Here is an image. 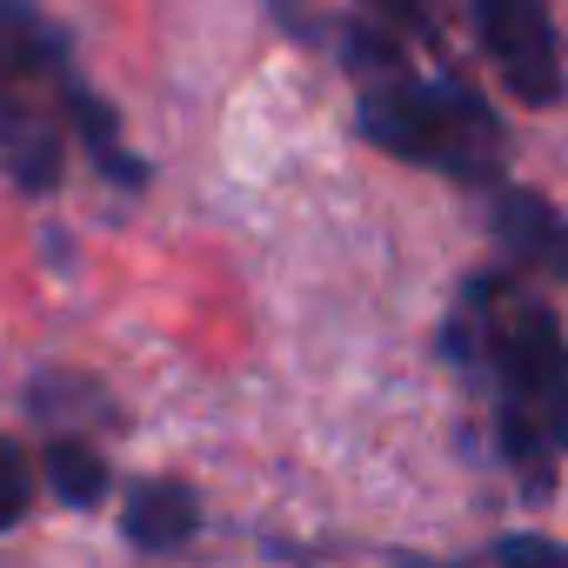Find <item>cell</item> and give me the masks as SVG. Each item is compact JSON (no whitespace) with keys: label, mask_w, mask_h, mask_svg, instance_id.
Returning <instances> with one entry per match:
<instances>
[{"label":"cell","mask_w":568,"mask_h":568,"mask_svg":"<svg viewBox=\"0 0 568 568\" xmlns=\"http://www.w3.org/2000/svg\"><path fill=\"white\" fill-rule=\"evenodd\" d=\"M442 355L481 382L495 448L521 475V495H548L568 462V335L555 308L515 274L481 267L442 328Z\"/></svg>","instance_id":"cell-1"},{"label":"cell","mask_w":568,"mask_h":568,"mask_svg":"<svg viewBox=\"0 0 568 568\" xmlns=\"http://www.w3.org/2000/svg\"><path fill=\"white\" fill-rule=\"evenodd\" d=\"M81 74L68 61L61 28L34 0H0V174L28 194L61 181V154L74 141Z\"/></svg>","instance_id":"cell-2"},{"label":"cell","mask_w":568,"mask_h":568,"mask_svg":"<svg viewBox=\"0 0 568 568\" xmlns=\"http://www.w3.org/2000/svg\"><path fill=\"white\" fill-rule=\"evenodd\" d=\"M362 134L395 154V161H415V168H435V174H455V181H495L501 174V121L495 108L455 81V74H415L408 61L388 68V74H368L362 81Z\"/></svg>","instance_id":"cell-3"},{"label":"cell","mask_w":568,"mask_h":568,"mask_svg":"<svg viewBox=\"0 0 568 568\" xmlns=\"http://www.w3.org/2000/svg\"><path fill=\"white\" fill-rule=\"evenodd\" d=\"M475 34H481V54L495 61L501 88L521 108L561 101L568 68H561V34H555L548 0H475Z\"/></svg>","instance_id":"cell-4"},{"label":"cell","mask_w":568,"mask_h":568,"mask_svg":"<svg viewBox=\"0 0 568 568\" xmlns=\"http://www.w3.org/2000/svg\"><path fill=\"white\" fill-rule=\"evenodd\" d=\"M121 535L148 555H174L201 535V495L187 481H141L121 501Z\"/></svg>","instance_id":"cell-5"},{"label":"cell","mask_w":568,"mask_h":568,"mask_svg":"<svg viewBox=\"0 0 568 568\" xmlns=\"http://www.w3.org/2000/svg\"><path fill=\"white\" fill-rule=\"evenodd\" d=\"M28 415H34L48 435H74L81 422H94V428L114 422V402H108L88 375H74V368H61V375L48 368V375L28 388Z\"/></svg>","instance_id":"cell-6"},{"label":"cell","mask_w":568,"mask_h":568,"mask_svg":"<svg viewBox=\"0 0 568 568\" xmlns=\"http://www.w3.org/2000/svg\"><path fill=\"white\" fill-rule=\"evenodd\" d=\"M41 475L54 488V501L68 508H94L108 501V455L81 435H48V455H41Z\"/></svg>","instance_id":"cell-7"},{"label":"cell","mask_w":568,"mask_h":568,"mask_svg":"<svg viewBox=\"0 0 568 568\" xmlns=\"http://www.w3.org/2000/svg\"><path fill=\"white\" fill-rule=\"evenodd\" d=\"M34 508V468L14 442H0V535H8L21 515Z\"/></svg>","instance_id":"cell-8"},{"label":"cell","mask_w":568,"mask_h":568,"mask_svg":"<svg viewBox=\"0 0 568 568\" xmlns=\"http://www.w3.org/2000/svg\"><path fill=\"white\" fill-rule=\"evenodd\" d=\"M488 568H568V548L548 535H501L488 548Z\"/></svg>","instance_id":"cell-9"},{"label":"cell","mask_w":568,"mask_h":568,"mask_svg":"<svg viewBox=\"0 0 568 568\" xmlns=\"http://www.w3.org/2000/svg\"><path fill=\"white\" fill-rule=\"evenodd\" d=\"M541 274H555V281H568V221L555 227V241H548V261H541Z\"/></svg>","instance_id":"cell-10"},{"label":"cell","mask_w":568,"mask_h":568,"mask_svg":"<svg viewBox=\"0 0 568 568\" xmlns=\"http://www.w3.org/2000/svg\"><path fill=\"white\" fill-rule=\"evenodd\" d=\"M368 8H382V14H402L408 28H422V14H415V0H368Z\"/></svg>","instance_id":"cell-11"}]
</instances>
